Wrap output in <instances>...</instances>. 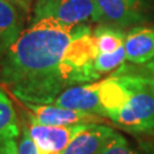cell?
<instances>
[{
    "label": "cell",
    "mask_w": 154,
    "mask_h": 154,
    "mask_svg": "<svg viewBox=\"0 0 154 154\" xmlns=\"http://www.w3.org/2000/svg\"><path fill=\"white\" fill-rule=\"evenodd\" d=\"M126 60L134 64H146L154 58V28L137 26L126 34Z\"/></svg>",
    "instance_id": "obj_9"
},
{
    "label": "cell",
    "mask_w": 154,
    "mask_h": 154,
    "mask_svg": "<svg viewBox=\"0 0 154 154\" xmlns=\"http://www.w3.org/2000/svg\"><path fill=\"white\" fill-rule=\"evenodd\" d=\"M24 1H26V0H24Z\"/></svg>",
    "instance_id": "obj_20"
},
{
    "label": "cell",
    "mask_w": 154,
    "mask_h": 154,
    "mask_svg": "<svg viewBox=\"0 0 154 154\" xmlns=\"http://www.w3.org/2000/svg\"><path fill=\"white\" fill-rule=\"evenodd\" d=\"M53 104L103 116L99 99V81L69 87L58 95Z\"/></svg>",
    "instance_id": "obj_7"
},
{
    "label": "cell",
    "mask_w": 154,
    "mask_h": 154,
    "mask_svg": "<svg viewBox=\"0 0 154 154\" xmlns=\"http://www.w3.org/2000/svg\"><path fill=\"white\" fill-rule=\"evenodd\" d=\"M30 110L29 119L33 123L46 126H75V125H90V123H104L103 116L75 111L66 107H61L54 104H25Z\"/></svg>",
    "instance_id": "obj_4"
},
{
    "label": "cell",
    "mask_w": 154,
    "mask_h": 154,
    "mask_svg": "<svg viewBox=\"0 0 154 154\" xmlns=\"http://www.w3.org/2000/svg\"><path fill=\"white\" fill-rule=\"evenodd\" d=\"M104 17L121 26L142 21L138 0H95Z\"/></svg>",
    "instance_id": "obj_10"
},
{
    "label": "cell",
    "mask_w": 154,
    "mask_h": 154,
    "mask_svg": "<svg viewBox=\"0 0 154 154\" xmlns=\"http://www.w3.org/2000/svg\"><path fill=\"white\" fill-rule=\"evenodd\" d=\"M20 125L16 111L7 94L0 88V140L20 137Z\"/></svg>",
    "instance_id": "obj_11"
},
{
    "label": "cell",
    "mask_w": 154,
    "mask_h": 154,
    "mask_svg": "<svg viewBox=\"0 0 154 154\" xmlns=\"http://www.w3.org/2000/svg\"><path fill=\"white\" fill-rule=\"evenodd\" d=\"M102 116L126 130L154 132V90L145 73L125 65L99 81Z\"/></svg>",
    "instance_id": "obj_2"
},
{
    "label": "cell",
    "mask_w": 154,
    "mask_h": 154,
    "mask_svg": "<svg viewBox=\"0 0 154 154\" xmlns=\"http://www.w3.org/2000/svg\"><path fill=\"white\" fill-rule=\"evenodd\" d=\"M39 151L61 152L66 149L72 138L82 129L85 125L75 126H46L30 121L25 125Z\"/></svg>",
    "instance_id": "obj_5"
},
{
    "label": "cell",
    "mask_w": 154,
    "mask_h": 154,
    "mask_svg": "<svg viewBox=\"0 0 154 154\" xmlns=\"http://www.w3.org/2000/svg\"><path fill=\"white\" fill-rule=\"evenodd\" d=\"M144 73L146 74V77L149 78V82H151L154 90V58L151 62L146 63V65L144 67Z\"/></svg>",
    "instance_id": "obj_17"
},
{
    "label": "cell",
    "mask_w": 154,
    "mask_h": 154,
    "mask_svg": "<svg viewBox=\"0 0 154 154\" xmlns=\"http://www.w3.org/2000/svg\"><path fill=\"white\" fill-rule=\"evenodd\" d=\"M98 53H113L125 45L126 34L111 26H98L93 32Z\"/></svg>",
    "instance_id": "obj_12"
},
{
    "label": "cell",
    "mask_w": 154,
    "mask_h": 154,
    "mask_svg": "<svg viewBox=\"0 0 154 154\" xmlns=\"http://www.w3.org/2000/svg\"><path fill=\"white\" fill-rule=\"evenodd\" d=\"M46 17L69 25H81L99 22L104 15L95 0H37L32 21Z\"/></svg>",
    "instance_id": "obj_3"
},
{
    "label": "cell",
    "mask_w": 154,
    "mask_h": 154,
    "mask_svg": "<svg viewBox=\"0 0 154 154\" xmlns=\"http://www.w3.org/2000/svg\"><path fill=\"white\" fill-rule=\"evenodd\" d=\"M116 132L103 123L85 125L62 154H99Z\"/></svg>",
    "instance_id": "obj_6"
},
{
    "label": "cell",
    "mask_w": 154,
    "mask_h": 154,
    "mask_svg": "<svg viewBox=\"0 0 154 154\" xmlns=\"http://www.w3.org/2000/svg\"><path fill=\"white\" fill-rule=\"evenodd\" d=\"M0 142H1V140H0Z\"/></svg>",
    "instance_id": "obj_21"
},
{
    "label": "cell",
    "mask_w": 154,
    "mask_h": 154,
    "mask_svg": "<svg viewBox=\"0 0 154 154\" xmlns=\"http://www.w3.org/2000/svg\"><path fill=\"white\" fill-rule=\"evenodd\" d=\"M0 154H17V144L15 139H4L0 142Z\"/></svg>",
    "instance_id": "obj_16"
},
{
    "label": "cell",
    "mask_w": 154,
    "mask_h": 154,
    "mask_svg": "<svg viewBox=\"0 0 154 154\" xmlns=\"http://www.w3.org/2000/svg\"><path fill=\"white\" fill-rule=\"evenodd\" d=\"M39 154H62L61 152H48V151H39Z\"/></svg>",
    "instance_id": "obj_18"
},
{
    "label": "cell",
    "mask_w": 154,
    "mask_h": 154,
    "mask_svg": "<svg viewBox=\"0 0 154 154\" xmlns=\"http://www.w3.org/2000/svg\"><path fill=\"white\" fill-rule=\"evenodd\" d=\"M9 1H13V2L17 4V2H21V1H23V0H9Z\"/></svg>",
    "instance_id": "obj_19"
},
{
    "label": "cell",
    "mask_w": 154,
    "mask_h": 154,
    "mask_svg": "<svg viewBox=\"0 0 154 154\" xmlns=\"http://www.w3.org/2000/svg\"><path fill=\"white\" fill-rule=\"evenodd\" d=\"M99 154H139L135 149L128 144L127 139L123 136L116 135L111 139V142L105 146Z\"/></svg>",
    "instance_id": "obj_14"
},
{
    "label": "cell",
    "mask_w": 154,
    "mask_h": 154,
    "mask_svg": "<svg viewBox=\"0 0 154 154\" xmlns=\"http://www.w3.org/2000/svg\"><path fill=\"white\" fill-rule=\"evenodd\" d=\"M125 61H126L125 45L113 53H107V54L98 53L94 61V72L99 80L103 75L110 72L116 71L119 67H121Z\"/></svg>",
    "instance_id": "obj_13"
},
{
    "label": "cell",
    "mask_w": 154,
    "mask_h": 154,
    "mask_svg": "<svg viewBox=\"0 0 154 154\" xmlns=\"http://www.w3.org/2000/svg\"><path fill=\"white\" fill-rule=\"evenodd\" d=\"M79 28L51 17L32 21L0 60V82L24 104H53L70 87L63 61Z\"/></svg>",
    "instance_id": "obj_1"
},
{
    "label": "cell",
    "mask_w": 154,
    "mask_h": 154,
    "mask_svg": "<svg viewBox=\"0 0 154 154\" xmlns=\"http://www.w3.org/2000/svg\"><path fill=\"white\" fill-rule=\"evenodd\" d=\"M24 21L15 2L0 0V60L24 31Z\"/></svg>",
    "instance_id": "obj_8"
},
{
    "label": "cell",
    "mask_w": 154,
    "mask_h": 154,
    "mask_svg": "<svg viewBox=\"0 0 154 154\" xmlns=\"http://www.w3.org/2000/svg\"><path fill=\"white\" fill-rule=\"evenodd\" d=\"M17 154H39V149L29 132L25 123L21 128V134L17 144Z\"/></svg>",
    "instance_id": "obj_15"
}]
</instances>
